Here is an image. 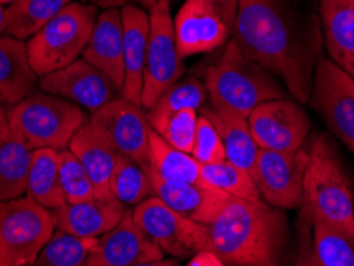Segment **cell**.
Here are the masks:
<instances>
[{
	"instance_id": "60d3db41",
	"label": "cell",
	"mask_w": 354,
	"mask_h": 266,
	"mask_svg": "<svg viewBox=\"0 0 354 266\" xmlns=\"http://www.w3.org/2000/svg\"><path fill=\"white\" fill-rule=\"evenodd\" d=\"M131 266H180L176 258H160V260H152V262H144V263H136Z\"/></svg>"
},
{
	"instance_id": "bcb514c9",
	"label": "cell",
	"mask_w": 354,
	"mask_h": 266,
	"mask_svg": "<svg viewBox=\"0 0 354 266\" xmlns=\"http://www.w3.org/2000/svg\"><path fill=\"white\" fill-rule=\"evenodd\" d=\"M15 2H18V0H0V3L5 5V7H8V5H12Z\"/></svg>"
},
{
	"instance_id": "6da1fadb",
	"label": "cell",
	"mask_w": 354,
	"mask_h": 266,
	"mask_svg": "<svg viewBox=\"0 0 354 266\" xmlns=\"http://www.w3.org/2000/svg\"><path fill=\"white\" fill-rule=\"evenodd\" d=\"M233 40L249 59L283 83L294 101H310L321 59L319 26L289 0H238Z\"/></svg>"
},
{
	"instance_id": "7a4b0ae2",
	"label": "cell",
	"mask_w": 354,
	"mask_h": 266,
	"mask_svg": "<svg viewBox=\"0 0 354 266\" xmlns=\"http://www.w3.org/2000/svg\"><path fill=\"white\" fill-rule=\"evenodd\" d=\"M207 227L211 250L225 266L278 262L289 238L284 211L263 200L232 198Z\"/></svg>"
},
{
	"instance_id": "74e56055",
	"label": "cell",
	"mask_w": 354,
	"mask_h": 266,
	"mask_svg": "<svg viewBox=\"0 0 354 266\" xmlns=\"http://www.w3.org/2000/svg\"><path fill=\"white\" fill-rule=\"evenodd\" d=\"M185 266H225L221 258L212 252V250H201L189 258V263Z\"/></svg>"
},
{
	"instance_id": "cb8c5ba5",
	"label": "cell",
	"mask_w": 354,
	"mask_h": 266,
	"mask_svg": "<svg viewBox=\"0 0 354 266\" xmlns=\"http://www.w3.org/2000/svg\"><path fill=\"white\" fill-rule=\"evenodd\" d=\"M201 113L206 115L216 126L225 149L228 163L238 166L254 177L260 149L249 129L248 118L238 113L216 111L212 107L203 108Z\"/></svg>"
},
{
	"instance_id": "44dd1931",
	"label": "cell",
	"mask_w": 354,
	"mask_h": 266,
	"mask_svg": "<svg viewBox=\"0 0 354 266\" xmlns=\"http://www.w3.org/2000/svg\"><path fill=\"white\" fill-rule=\"evenodd\" d=\"M329 59L354 78V0H319Z\"/></svg>"
},
{
	"instance_id": "f546056e",
	"label": "cell",
	"mask_w": 354,
	"mask_h": 266,
	"mask_svg": "<svg viewBox=\"0 0 354 266\" xmlns=\"http://www.w3.org/2000/svg\"><path fill=\"white\" fill-rule=\"evenodd\" d=\"M313 222V250L317 266H354V236L322 220Z\"/></svg>"
},
{
	"instance_id": "d4e9b609",
	"label": "cell",
	"mask_w": 354,
	"mask_h": 266,
	"mask_svg": "<svg viewBox=\"0 0 354 266\" xmlns=\"http://www.w3.org/2000/svg\"><path fill=\"white\" fill-rule=\"evenodd\" d=\"M145 171L165 180L205 184L201 179V164L190 153L169 145L152 126L149 129V158Z\"/></svg>"
},
{
	"instance_id": "4fadbf2b",
	"label": "cell",
	"mask_w": 354,
	"mask_h": 266,
	"mask_svg": "<svg viewBox=\"0 0 354 266\" xmlns=\"http://www.w3.org/2000/svg\"><path fill=\"white\" fill-rule=\"evenodd\" d=\"M248 123L259 149L272 152H297L311 131L308 113L300 102L288 97L259 104Z\"/></svg>"
},
{
	"instance_id": "83f0119b",
	"label": "cell",
	"mask_w": 354,
	"mask_h": 266,
	"mask_svg": "<svg viewBox=\"0 0 354 266\" xmlns=\"http://www.w3.org/2000/svg\"><path fill=\"white\" fill-rule=\"evenodd\" d=\"M207 99V91L205 83L196 80L195 77L185 78V80L176 82L169 86L158 101L149 108L147 120L149 124L155 131L160 133L165 123L173 117L174 113L180 111H198L205 106Z\"/></svg>"
},
{
	"instance_id": "7bdbcfd3",
	"label": "cell",
	"mask_w": 354,
	"mask_h": 266,
	"mask_svg": "<svg viewBox=\"0 0 354 266\" xmlns=\"http://www.w3.org/2000/svg\"><path fill=\"white\" fill-rule=\"evenodd\" d=\"M7 29V7L0 3V35Z\"/></svg>"
},
{
	"instance_id": "7c38bea8",
	"label": "cell",
	"mask_w": 354,
	"mask_h": 266,
	"mask_svg": "<svg viewBox=\"0 0 354 266\" xmlns=\"http://www.w3.org/2000/svg\"><path fill=\"white\" fill-rule=\"evenodd\" d=\"M88 122L118 155L147 168L150 124L142 107L124 97H115L91 112Z\"/></svg>"
},
{
	"instance_id": "ab89813d",
	"label": "cell",
	"mask_w": 354,
	"mask_h": 266,
	"mask_svg": "<svg viewBox=\"0 0 354 266\" xmlns=\"http://www.w3.org/2000/svg\"><path fill=\"white\" fill-rule=\"evenodd\" d=\"M79 2L93 5L96 8H102V10H109V8H118V7H124L128 0H79Z\"/></svg>"
},
{
	"instance_id": "9a60e30c",
	"label": "cell",
	"mask_w": 354,
	"mask_h": 266,
	"mask_svg": "<svg viewBox=\"0 0 354 266\" xmlns=\"http://www.w3.org/2000/svg\"><path fill=\"white\" fill-rule=\"evenodd\" d=\"M163 252L140 231L131 211L124 213L115 228L97 238L96 247L83 266H131L163 258Z\"/></svg>"
},
{
	"instance_id": "277c9868",
	"label": "cell",
	"mask_w": 354,
	"mask_h": 266,
	"mask_svg": "<svg viewBox=\"0 0 354 266\" xmlns=\"http://www.w3.org/2000/svg\"><path fill=\"white\" fill-rule=\"evenodd\" d=\"M301 206L311 220H322L354 236V190L334 145L319 135L310 147Z\"/></svg>"
},
{
	"instance_id": "484cf974",
	"label": "cell",
	"mask_w": 354,
	"mask_h": 266,
	"mask_svg": "<svg viewBox=\"0 0 354 266\" xmlns=\"http://www.w3.org/2000/svg\"><path fill=\"white\" fill-rule=\"evenodd\" d=\"M26 196L45 209L53 211L66 205L59 180L58 152L51 149L32 150Z\"/></svg>"
},
{
	"instance_id": "4dcf8cb0",
	"label": "cell",
	"mask_w": 354,
	"mask_h": 266,
	"mask_svg": "<svg viewBox=\"0 0 354 266\" xmlns=\"http://www.w3.org/2000/svg\"><path fill=\"white\" fill-rule=\"evenodd\" d=\"M111 193L113 200L124 206H138L153 196V185L149 172L142 166L127 156L118 155L111 179Z\"/></svg>"
},
{
	"instance_id": "f35d334b",
	"label": "cell",
	"mask_w": 354,
	"mask_h": 266,
	"mask_svg": "<svg viewBox=\"0 0 354 266\" xmlns=\"http://www.w3.org/2000/svg\"><path fill=\"white\" fill-rule=\"evenodd\" d=\"M294 266H317L310 244H305V246L300 249V254L299 257H297V262Z\"/></svg>"
},
{
	"instance_id": "1f68e13d",
	"label": "cell",
	"mask_w": 354,
	"mask_h": 266,
	"mask_svg": "<svg viewBox=\"0 0 354 266\" xmlns=\"http://www.w3.org/2000/svg\"><path fill=\"white\" fill-rule=\"evenodd\" d=\"M201 179L206 185L230 198L246 201L262 200L254 177L238 166L228 163L227 160L222 163L201 166Z\"/></svg>"
},
{
	"instance_id": "30bf717a",
	"label": "cell",
	"mask_w": 354,
	"mask_h": 266,
	"mask_svg": "<svg viewBox=\"0 0 354 266\" xmlns=\"http://www.w3.org/2000/svg\"><path fill=\"white\" fill-rule=\"evenodd\" d=\"M310 99L332 134L354 155V78L335 62L321 57Z\"/></svg>"
},
{
	"instance_id": "d590c367",
	"label": "cell",
	"mask_w": 354,
	"mask_h": 266,
	"mask_svg": "<svg viewBox=\"0 0 354 266\" xmlns=\"http://www.w3.org/2000/svg\"><path fill=\"white\" fill-rule=\"evenodd\" d=\"M198 117L200 115L196 113V111L177 112L165 123V126L161 128L158 134L174 149L192 155L196 135Z\"/></svg>"
},
{
	"instance_id": "2e32d148",
	"label": "cell",
	"mask_w": 354,
	"mask_h": 266,
	"mask_svg": "<svg viewBox=\"0 0 354 266\" xmlns=\"http://www.w3.org/2000/svg\"><path fill=\"white\" fill-rule=\"evenodd\" d=\"M177 50L190 57L218 48L230 35L225 23L200 0H185L173 19Z\"/></svg>"
},
{
	"instance_id": "d6986e66",
	"label": "cell",
	"mask_w": 354,
	"mask_h": 266,
	"mask_svg": "<svg viewBox=\"0 0 354 266\" xmlns=\"http://www.w3.org/2000/svg\"><path fill=\"white\" fill-rule=\"evenodd\" d=\"M124 83L120 96L142 107L144 66L150 34L149 15L136 5L122 7Z\"/></svg>"
},
{
	"instance_id": "7402d4cb",
	"label": "cell",
	"mask_w": 354,
	"mask_h": 266,
	"mask_svg": "<svg viewBox=\"0 0 354 266\" xmlns=\"http://www.w3.org/2000/svg\"><path fill=\"white\" fill-rule=\"evenodd\" d=\"M69 150L80 161L83 169L90 177L99 200H113L111 193V179L115 169L118 153L99 135L90 122L82 124L74 134Z\"/></svg>"
},
{
	"instance_id": "5b68a950",
	"label": "cell",
	"mask_w": 354,
	"mask_h": 266,
	"mask_svg": "<svg viewBox=\"0 0 354 266\" xmlns=\"http://www.w3.org/2000/svg\"><path fill=\"white\" fill-rule=\"evenodd\" d=\"M86 120L85 112L74 102L44 91H34L7 108L10 133L30 150L69 149Z\"/></svg>"
},
{
	"instance_id": "f6af8a7d",
	"label": "cell",
	"mask_w": 354,
	"mask_h": 266,
	"mask_svg": "<svg viewBox=\"0 0 354 266\" xmlns=\"http://www.w3.org/2000/svg\"><path fill=\"white\" fill-rule=\"evenodd\" d=\"M252 266H281L278 262H267V263H259V265H252Z\"/></svg>"
},
{
	"instance_id": "f1b7e54d",
	"label": "cell",
	"mask_w": 354,
	"mask_h": 266,
	"mask_svg": "<svg viewBox=\"0 0 354 266\" xmlns=\"http://www.w3.org/2000/svg\"><path fill=\"white\" fill-rule=\"evenodd\" d=\"M71 2L72 0H18L7 7L5 32L18 40H29Z\"/></svg>"
},
{
	"instance_id": "b9f144b4",
	"label": "cell",
	"mask_w": 354,
	"mask_h": 266,
	"mask_svg": "<svg viewBox=\"0 0 354 266\" xmlns=\"http://www.w3.org/2000/svg\"><path fill=\"white\" fill-rule=\"evenodd\" d=\"M8 129V122H7V111H5L2 104H0V135L7 134Z\"/></svg>"
},
{
	"instance_id": "e575fe53",
	"label": "cell",
	"mask_w": 354,
	"mask_h": 266,
	"mask_svg": "<svg viewBox=\"0 0 354 266\" xmlns=\"http://www.w3.org/2000/svg\"><path fill=\"white\" fill-rule=\"evenodd\" d=\"M192 156L200 163L205 164H216L222 163L227 160L225 149H223L222 139L218 135L217 129L206 115H200L198 117L196 124V135L194 150H192Z\"/></svg>"
},
{
	"instance_id": "4316f807",
	"label": "cell",
	"mask_w": 354,
	"mask_h": 266,
	"mask_svg": "<svg viewBox=\"0 0 354 266\" xmlns=\"http://www.w3.org/2000/svg\"><path fill=\"white\" fill-rule=\"evenodd\" d=\"M32 150L12 133L0 135V201L26 196Z\"/></svg>"
},
{
	"instance_id": "9c48e42d",
	"label": "cell",
	"mask_w": 354,
	"mask_h": 266,
	"mask_svg": "<svg viewBox=\"0 0 354 266\" xmlns=\"http://www.w3.org/2000/svg\"><path fill=\"white\" fill-rule=\"evenodd\" d=\"M150 34L144 66L142 108L149 111L158 97L179 82L185 72L184 57L177 50L169 0H158L150 8Z\"/></svg>"
},
{
	"instance_id": "836d02e7",
	"label": "cell",
	"mask_w": 354,
	"mask_h": 266,
	"mask_svg": "<svg viewBox=\"0 0 354 266\" xmlns=\"http://www.w3.org/2000/svg\"><path fill=\"white\" fill-rule=\"evenodd\" d=\"M59 180L67 205L96 200V190L77 156L69 149L58 152Z\"/></svg>"
},
{
	"instance_id": "603a6c76",
	"label": "cell",
	"mask_w": 354,
	"mask_h": 266,
	"mask_svg": "<svg viewBox=\"0 0 354 266\" xmlns=\"http://www.w3.org/2000/svg\"><path fill=\"white\" fill-rule=\"evenodd\" d=\"M37 77L30 67L26 41L0 35V104L12 107L32 95Z\"/></svg>"
},
{
	"instance_id": "5bb4252c",
	"label": "cell",
	"mask_w": 354,
	"mask_h": 266,
	"mask_svg": "<svg viewBox=\"0 0 354 266\" xmlns=\"http://www.w3.org/2000/svg\"><path fill=\"white\" fill-rule=\"evenodd\" d=\"M39 88L48 95L74 102L90 113L120 95L111 80L83 57L59 70L40 77Z\"/></svg>"
},
{
	"instance_id": "8992f818",
	"label": "cell",
	"mask_w": 354,
	"mask_h": 266,
	"mask_svg": "<svg viewBox=\"0 0 354 266\" xmlns=\"http://www.w3.org/2000/svg\"><path fill=\"white\" fill-rule=\"evenodd\" d=\"M97 8L72 0L28 45L29 62L39 77L72 64L83 55L95 29Z\"/></svg>"
},
{
	"instance_id": "ffe728a7",
	"label": "cell",
	"mask_w": 354,
	"mask_h": 266,
	"mask_svg": "<svg viewBox=\"0 0 354 266\" xmlns=\"http://www.w3.org/2000/svg\"><path fill=\"white\" fill-rule=\"evenodd\" d=\"M53 218L55 229L72 234V236L93 239L101 238L118 225L127 206L117 200H91L75 205H62L61 207L50 211Z\"/></svg>"
},
{
	"instance_id": "e0dca14e",
	"label": "cell",
	"mask_w": 354,
	"mask_h": 266,
	"mask_svg": "<svg viewBox=\"0 0 354 266\" xmlns=\"http://www.w3.org/2000/svg\"><path fill=\"white\" fill-rule=\"evenodd\" d=\"M149 175L155 196L180 216L205 225H211L222 207L232 200L225 193L206 184L165 180L152 172H149Z\"/></svg>"
},
{
	"instance_id": "8d00e7d4",
	"label": "cell",
	"mask_w": 354,
	"mask_h": 266,
	"mask_svg": "<svg viewBox=\"0 0 354 266\" xmlns=\"http://www.w3.org/2000/svg\"><path fill=\"white\" fill-rule=\"evenodd\" d=\"M206 7H209L218 18H221L230 32L233 30V24L236 19L238 0H200Z\"/></svg>"
},
{
	"instance_id": "52a82bcc",
	"label": "cell",
	"mask_w": 354,
	"mask_h": 266,
	"mask_svg": "<svg viewBox=\"0 0 354 266\" xmlns=\"http://www.w3.org/2000/svg\"><path fill=\"white\" fill-rule=\"evenodd\" d=\"M53 233L51 212L29 196L0 201V266H32Z\"/></svg>"
},
{
	"instance_id": "ba28073f",
	"label": "cell",
	"mask_w": 354,
	"mask_h": 266,
	"mask_svg": "<svg viewBox=\"0 0 354 266\" xmlns=\"http://www.w3.org/2000/svg\"><path fill=\"white\" fill-rule=\"evenodd\" d=\"M131 213L140 231L161 252L176 260H185L201 250H211L209 227L180 216L155 195L134 206Z\"/></svg>"
},
{
	"instance_id": "ac0fdd59",
	"label": "cell",
	"mask_w": 354,
	"mask_h": 266,
	"mask_svg": "<svg viewBox=\"0 0 354 266\" xmlns=\"http://www.w3.org/2000/svg\"><path fill=\"white\" fill-rule=\"evenodd\" d=\"M82 57L101 70L115 90L122 93L124 83L122 8L102 10L97 15L95 29Z\"/></svg>"
},
{
	"instance_id": "8fae6325",
	"label": "cell",
	"mask_w": 354,
	"mask_h": 266,
	"mask_svg": "<svg viewBox=\"0 0 354 266\" xmlns=\"http://www.w3.org/2000/svg\"><path fill=\"white\" fill-rule=\"evenodd\" d=\"M310 149L297 152L259 150L254 180L262 200L276 209H299L304 200V180Z\"/></svg>"
},
{
	"instance_id": "3957f363",
	"label": "cell",
	"mask_w": 354,
	"mask_h": 266,
	"mask_svg": "<svg viewBox=\"0 0 354 266\" xmlns=\"http://www.w3.org/2000/svg\"><path fill=\"white\" fill-rule=\"evenodd\" d=\"M205 86L212 108L246 118L259 104L288 96L283 83L249 59L233 39L221 59L206 70Z\"/></svg>"
},
{
	"instance_id": "ee69618b",
	"label": "cell",
	"mask_w": 354,
	"mask_h": 266,
	"mask_svg": "<svg viewBox=\"0 0 354 266\" xmlns=\"http://www.w3.org/2000/svg\"><path fill=\"white\" fill-rule=\"evenodd\" d=\"M138 2H139V3H142L144 7H149V8H152L153 5L158 2V0H138Z\"/></svg>"
},
{
	"instance_id": "d6a6232c",
	"label": "cell",
	"mask_w": 354,
	"mask_h": 266,
	"mask_svg": "<svg viewBox=\"0 0 354 266\" xmlns=\"http://www.w3.org/2000/svg\"><path fill=\"white\" fill-rule=\"evenodd\" d=\"M97 238L83 239L55 229L32 266H83Z\"/></svg>"
}]
</instances>
